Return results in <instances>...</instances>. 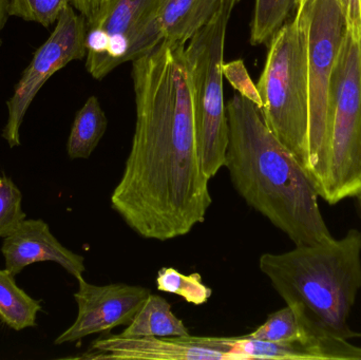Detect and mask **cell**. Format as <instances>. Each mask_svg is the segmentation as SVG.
<instances>
[{"label": "cell", "instance_id": "6da1fadb", "mask_svg": "<svg viewBox=\"0 0 361 360\" xmlns=\"http://www.w3.org/2000/svg\"><path fill=\"white\" fill-rule=\"evenodd\" d=\"M135 128L111 207L142 238L173 240L212 203L202 169L185 44L162 42L133 61Z\"/></svg>", "mask_w": 361, "mask_h": 360}, {"label": "cell", "instance_id": "7a4b0ae2", "mask_svg": "<svg viewBox=\"0 0 361 360\" xmlns=\"http://www.w3.org/2000/svg\"><path fill=\"white\" fill-rule=\"evenodd\" d=\"M226 112L224 167L238 194L295 245L332 240L315 184L267 127L260 109L237 93L226 104Z\"/></svg>", "mask_w": 361, "mask_h": 360}, {"label": "cell", "instance_id": "3957f363", "mask_svg": "<svg viewBox=\"0 0 361 360\" xmlns=\"http://www.w3.org/2000/svg\"><path fill=\"white\" fill-rule=\"evenodd\" d=\"M259 268L288 306L337 337H361L349 327L361 290L360 230L286 253L263 254Z\"/></svg>", "mask_w": 361, "mask_h": 360}, {"label": "cell", "instance_id": "277c9868", "mask_svg": "<svg viewBox=\"0 0 361 360\" xmlns=\"http://www.w3.org/2000/svg\"><path fill=\"white\" fill-rule=\"evenodd\" d=\"M263 120L307 171L309 76L305 23L296 13L269 44L257 84Z\"/></svg>", "mask_w": 361, "mask_h": 360}, {"label": "cell", "instance_id": "5b68a950", "mask_svg": "<svg viewBox=\"0 0 361 360\" xmlns=\"http://www.w3.org/2000/svg\"><path fill=\"white\" fill-rule=\"evenodd\" d=\"M301 15L307 34L309 76L307 173L322 198L330 156L331 89L343 39L349 32L338 0H305Z\"/></svg>", "mask_w": 361, "mask_h": 360}, {"label": "cell", "instance_id": "8992f818", "mask_svg": "<svg viewBox=\"0 0 361 360\" xmlns=\"http://www.w3.org/2000/svg\"><path fill=\"white\" fill-rule=\"evenodd\" d=\"M231 11L222 4L185 48L190 73L202 169L208 179L224 167L228 120L223 89L225 36Z\"/></svg>", "mask_w": 361, "mask_h": 360}, {"label": "cell", "instance_id": "52a82bcc", "mask_svg": "<svg viewBox=\"0 0 361 360\" xmlns=\"http://www.w3.org/2000/svg\"><path fill=\"white\" fill-rule=\"evenodd\" d=\"M361 192V37L348 32L331 89L330 156L322 198L337 204Z\"/></svg>", "mask_w": 361, "mask_h": 360}, {"label": "cell", "instance_id": "ba28073f", "mask_svg": "<svg viewBox=\"0 0 361 360\" xmlns=\"http://www.w3.org/2000/svg\"><path fill=\"white\" fill-rule=\"evenodd\" d=\"M164 0H110L87 23L86 69L103 80L123 63L133 61L163 42L159 14Z\"/></svg>", "mask_w": 361, "mask_h": 360}, {"label": "cell", "instance_id": "9c48e42d", "mask_svg": "<svg viewBox=\"0 0 361 360\" xmlns=\"http://www.w3.org/2000/svg\"><path fill=\"white\" fill-rule=\"evenodd\" d=\"M87 21L71 6L61 12L50 37L36 51L29 67L15 86L12 97L6 101L8 120L2 137L11 148L20 145L21 124L30 105L47 80L73 61L87 55Z\"/></svg>", "mask_w": 361, "mask_h": 360}, {"label": "cell", "instance_id": "30bf717a", "mask_svg": "<svg viewBox=\"0 0 361 360\" xmlns=\"http://www.w3.org/2000/svg\"><path fill=\"white\" fill-rule=\"evenodd\" d=\"M78 281V291L74 294L78 317L73 325L55 340V345L78 342L120 325L127 327L152 294L150 290L140 285H95L87 283L84 277Z\"/></svg>", "mask_w": 361, "mask_h": 360}, {"label": "cell", "instance_id": "8fae6325", "mask_svg": "<svg viewBox=\"0 0 361 360\" xmlns=\"http://www.w3.org/2000/svg\"><path fill=\"white\" fill-rule=\"evenodd\" d=\"M78 359L231 360L212 346L210 337H123L95 340Z\"/></svg>", "mask_w": 361, "mask_h": 360}, {"label": "cell", "instance_id": "7c38bea8", "mask_svg": "<svg viewBox=\"0 0 361 360\" xmlns=\"http://www.w3.org/2000/svg\"><path fill=\"white\" fill-rule=\"evenodd\" d=\"M1 253L6 270L14 276L30 264L44 261L56 262L76 279L82 278L86 272L85 258L63 247L42 219L23 220L4 239Z\"/></svg>", "mask_w": 361, "mask_h": 360}, {"label": "cell", "instance_id": "4fadbf2b", "mask_svg": "<svg viewBox=\"0 0 361 360\" xmlns=\"http://www.w3.org/2000/svg\"><path fill=\"white\" fill-rule=\"evenodd\" d=\"M222 4L223 0H164L159 14L163 42L186 44Z\"/></svg>", "mask_w": 361, "mask_h": 360}, {"label": "cell", "instance_id": "5bb4252c", "mask_svg": "<svg viewBox=\"0 0 361 360\" xmlns=\"http://www.w3.org/2000/svg\"><path fill=\"white\" fill-rule=\"evenodd\" d=\"M123 337H187L184 323L173 314L171 304L161 296L150 294L126 329Z\"/></svg>", "mask_w": 361, "mask_h": 360}, {"label": "cell", "instance_id": "9a60e30c", "mask_svg": "<svg viewBox=\"0 0 361 360\" xmlns=\"http://www.w3.org/2000/svg\"><path fill=\"white\" fill-rule=\"evenodd\" d=\"M108 120L99 99L89 97L76 114L67 143L71 160L90 158L107 130Z\"/></svg>", "mask_w": 361, "mask_h": 360}, {"label": "cell", "instance_id": "2e32d148", "mask_svg": "<svg viewBox=\"0 0 361 360\" xmlns=\"http://www.w3.org/2000/svg\"><path fill=\"white\" fill-rule=\"evenodd\" d=\"M39 300L33 299L21 290L15 276L8 270H0V321L15 331L36 327L37 313L42 311Z\"/></svg>", "mask_w": 361, "mask_h": 360}, {"label": "cell", "instance_id": "e0dca14e", "mask_svg": "<svg viewBox=\"0 0 361 360\" xmlns=\"http://www.w3.org/2000/svg\"><path fill=\"white\" fill-rule=\"evenodd\" d=\"M298 0H256L250 23V44H269L275 34L288 23Z\"/></svg>", "mask_w": 361, "mask_h": 360}, {"label": "cell", "instance_id": "ac0fdd59", "mask_svg": "<svg viewBox=\"0 0 361 360\" xmlns=\"http://www.w3.org/2000/svg\"><path fill=\"white\" fill-rule=\"evenodd\" d=\"M159 291L180 296L185 302L202 306L212 297V291L204 285L199 273L185 275L173 268H163L157 277Z\"/></svg>", "mask_w": 361, "mask_h": 360}, {"label": "cell", "instance_id": "d6986e66", "mask_svg": "<svg viewBox=\"0 0 361 360\" xmlns=\"http://www.w3.org/2000/svg\"><path fill=\"white\" fill-rule=\"evenodd\" d=\"M70 4L71 0H10L8 14L49 27L59 20L61 12Z\"/></svg>", "mask_w": 361, "mask_h": 360}, {"label": "cell", "instance_id": "ffe728a7", "mask_svg": "<svg viewBox=\"0 0 361 360\" xmlns=\"http://www.w3.org/2000/svg\"><path fill=\"white\" fill-rule=\"evenodd\" d=\"M23 194L11 178L0 177V237L12 234L25 219Z\"/></svg>", "mask_w": 361, "mask_h": 360}, {"label": "cell", "instance_id": "44dd1931", "mask_svg": "<svg viewBox=\"0 0 361 360\" xmlns=\"http://www.w3.org/2000/svg\"><path fill=\"white\" fill-rule=\"evenodd\" d=\"M222 73L223 77L226 78L227 82L241 97L254 103L259 109L262 107V99L257 85L250 78L245 63L242 59L223 63Z\"/></svg>", "mask_w": 361, "mask_h": 360}, {"label": "cell", "instance_id": "7402d4cb", "mask_svg": "<svg viewBox=\"0 0 361 360\" xmlns=\"http://www.w3.org/2000/svg\"><path fill=\"white\" fill-rule=\"evenodd\" d=\"M347 18L349 32L356 38L361 37L360 0H338Z\"/></svg>", "mask_w": 361, "mask_h": 360}, {"label": "cell", "instance_id": "603a6c76", "mask_svg": "<svg viewBox=\"0 0 361 360\" xmlns=\"http://www.w3.org/2000/svg\"><path fill=\"white\" fill-rule=\"evenodd\" d=\"M10 0H0V44H1V31L8 21V6Z\"/></svg>", "mask_w": 361, "mask_h": 360}, {"label": "cell", "instance_id": "cb8c5ba5", "mask_svg": "<svg viewBox=\"0 0 361 360\" xmlns=\"http://www.w3.org/2000/svg\"><path fill=\"white\" fill-rule=\"evenodd\" d=\"M240 1H242V0H223V4L228 6L229 8H233L235 4H239Z\"/></svg>", "mask_w": 361, "mask_h": 360}, {"label": "cell", "instance_id": "d4e9b609", "mask_svg": "<svg viewBox=\"0 0 361 360\" xmlns=\"http://www.w3.org/2000/svg\"><path fill=\"white\" fill-rule=\"evenodd\" d=\"M356 198H357L358 200V206H360V211L361 213V192L357 194V196H356Z\"/></svg>", "mask_w": 361, "mask_h": 360}, {"label": "cell", "instance_id": "484cf974", "mask_svg": "<svg viewBox=\"0 0 361 360\" xmlns=\"http://www.w3.org/2000/svg\"><path fill=\"white\" fill-rule=\"evenodd\" d=\"M303 1H305V0H298V6H299V4H302Z\"/></svg>", "mask_w": 361, "mask_h": 360}, {"label": "cell", "instance_id": "4316f807", "mask_svg": "<svg viewBox=\"0 0 361 360\" xmlns=\"http://www.w3.org/2000/svg\"><path fill=\"white\" fill-rule=\"evenodd\" d=\"M360 8H361V0H360Z\"/></svg>", "mask_w": 361, "mask_h": 360}]
</instances>
